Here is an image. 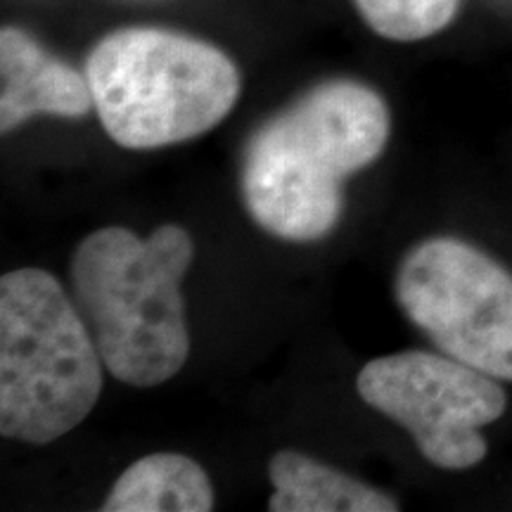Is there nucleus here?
I'll return each mask as SVG.
<instances>
[{
    "mask_svg": "<svg viewBox=\"0 0 512 512\" xmlns=\"http://www.w3.org/2000/svg\"><path fill=\"white\" fill-rule=\"evenodd\" d=\"M389 112L373 88L328 81L254 133L242 164V195L266 233L320 240L342 214V183L382 155Z\"/></svg>",
    "mask_w": 512,
    "mask_h": 512,
    "instance_id": "nucleus-1",
    "label": "nucleus"
},
{
    "mask_svg": "<svg viewBox=\"0 0 512 512\" xmlns=\"http://www.w3.org/2000/svg\"><path fill=\"white\" fill-rule=\"evenodd\" d=\"M195 256L188 230L157 228L138 238L102 228L72 256L74 304L110 375L131 387H157L185 366L190 335L181 283Z\"/></svg>",
    "mask_w": 512,
    "mask_h": 512,
    "instance_id": "nucleus-2",
    "label": "nucleus"
},
{
    "mask_svg": "<svg viewBox=\"0 0 512 512\" xmlns=\"http://www.w3.org/2000/svg\"><path fill=\"white\" fill-rule=\"evenodd\" d=\"M86 79L102 126L128 150L202 136L240 98V72L223 50L152 27L102 38L86 60Z\"/></svg>",
    "mask_w": 512,
    "mask_h": 512,
    "instance_id": "nucleus-3",
    "label": "nucleus"
},
{
    "mask_svg": "<svg viewBox=\"0 0 512 512\" xmlns=\"http://www.w3.org/2000/svg\"><path fill=\"white\" fill-rule=\"evenodd\" d=\"M102 356L53 273L38 268L0 280V432L50 444L93 411Z\"/></svg>",
    "mask_w": 512,
    "mask_h": 512,
    "instance_id": "nucleus-4",
    "label": "nucleus"
},
{
    "mask_svg": "<svg viewBox=\"0 0 512 512\" xmlns=\"http://www.w3.org/2000/svg\"><path fill=\"white\" fill-rule=\"evenodd\" d=\"M403 313L444 354L512 382V275L456 238L406 254L396 273Z\"/></svg>",
    "mask_w": 512,
    "mask_h": 512,
    "instance_id": "nucleus-5",
    "label": "nucleus"
},
{
    "mask_svg": "<svg viewBox=\"0 0 512 512\" xmlns=\"http://www.w3.org/2000/svg\"><path fill=\"white\" fill-rule=\"evenodd\" d=\"M356 389L370 408L413 434L422 456L444 470H467L486 456L479 427L505 413L496 377L448 354L401 351L370 361Z\"/></svg>",
    "mask_w": 512,
    "mask_h": 512,
    "instance_id": "nucleus-6",
    "label": "nucleus"
},
{
    "mask_svg": "<svg viewBox=\"0 0 512 512\" xmlns=\"http://www.w3.org/2000/svg\"><path fill=\"white\" fill-rule=\"evenodd\" d=\"M0 128L12 131L36 114L83 117L95 107L86 76L46 53L27 31H0Z\"/></svg>",
    "mask_w": 512,
    "mask_h": 512,
    "instance_id": "nucleus-7",
    "label": "nucleus"
},
{
    "mask_svg": "<svg viewBox=\"0 0 512 512\" xmlns=\"http://www.w3.org/2000/svg\"><path fill=\"white\" fill-rule=\"evenodd\" d=\"M271 512H394L399 503L297 451H278L268 467Z\"/></svg>",
    "mask_w": 512,
    "mask_h": 512,
    "instance_id": "nucleus-8",
    "label": "nucleus"
},
{
    "mask_svg": "<svg viewBox=\"0 0 512 512\" xmlns=\"http://www.w3.org/2000/svg\"><path fill=\"white\" fill-rule=\"evenodd\" d=\"M214 489L200 463L178 453H152L133 463L102 503L107 512H207Z\"/></svg>",
    "mask_w": 512,
    "mask_h": 512,
    "instance_id": "nucleus-9",
    "label": "nucleus"
},
{
    "mask_svg": "<svg viewBox=\"0 0 512 512\" xmlns=\"http://www.w3.org/2000/svg\"><path fill=\"white\" fill-rule=\"evenodd\" d=\"M368 27L389 41H422L453 22L460 0H354Z\"/></svg>",
    "mask_w": 512,
    "mask_h": 512,
    "instance_id": "nucleus-10",
    "label": "nucleus"
}]
</instances>
